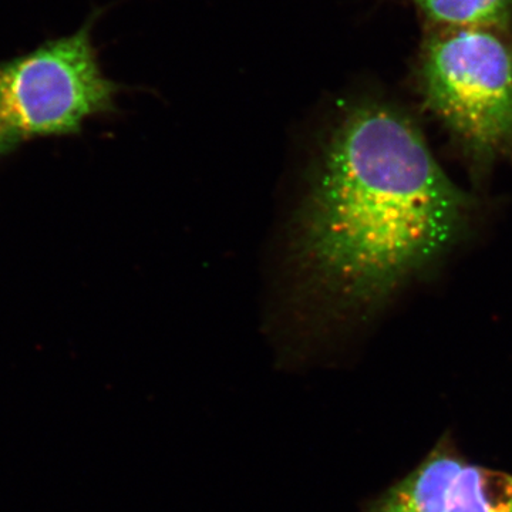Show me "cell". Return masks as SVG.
I'll list each match as a JSON object with an SVG mask.
<instances>
[{"label":"cell","mask_w":512,"mask_h":512,"mask_svg":"<svg viewBox=\"0 0 512 512\" xmlns=\"http://www.w3.org/2000/svg\"><path fill=\"white\" fill-rule=\"evenodd\" d=\"M468 198L409 116L356 104L328 138L299 218L309 278L342 306L382 301L456 241Z\"/></svg>","instance_id":"6da1fadb"},{"label":"cell","mask_w":512,"mask_h":512,"mask_svg":"<svg viewBox=\"0 0 512 512\" xmlns=\"http://www.w3.org/2000/svg\"><path fill=\"white\" fill-rule=\"evenodd\" d=\"M92 26L0 62V158L35 138L80 133L114 110L119 84L101 72Z\"/></svg>","instance_id":"3957f363"},{"label":"cell","mask_w":512,"mask_h":512,"mask_svg":"<svg viewBox=\"0 0 512 512\" xmlns=\"http://www.w3.org/2000/svg\"><path fill=\"white\" fill-rule=\"evenodd\" d=\"M501 30L437 28L421 56L427 103L480 167L512 156V46Z\"/></svg>","instance_id":"7a4b0ae2"},{"label":"cell","mask_w":512,"mask_h":512,"mask_svg":"<svg viewBox=\"0 0 512 512\" xmlns=\"http://www.w3.org/2000/svg\"><path fill=\"white\" fill-rule=\"evenodd\" d=\"M450 512H512V474L464 464Z\"/></svg>","instance_id":"5b68a950"},{"label":"cell","mask_w":512,"mask_h":512,"mask_svg":"<svg viewBox=\"0 0 512 512\" xmlns=\"http://www.w3.org/2000/svg\"><path fill=\"white\" fill-rule=\"evenodd\" d=\"M436 28L495 26L504 28L512 0H414Z\"/></svg>","instance_id":"8992f818"},{"label":"cell","mask_w":512,"mask_h":512,"mask_svg":"<svg viewBox=\"0 0 512 512\" xmlns=\"http://www.w3.org/2000/svg\"><path fill=\"white\" fill-rule=\"evenodd\" d=\"M464 464L456 446L443 437L409 476L377 498L367 512H450Z\"/></svg>","instance_id":"277c9868"}]
</instances>
